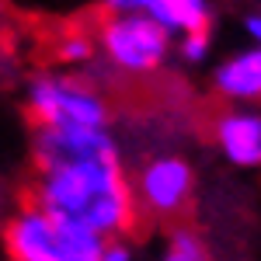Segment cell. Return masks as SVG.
<instances>
[{"instance_id":"4fadbf2b","label":"cell","mask_w":261,"mask_h":261,"mask_svg":"<svg viewBox=\"0 0 261 261\" xmlns=\"http://www.w3.org/2000/svg\"><path fill=\"white\" fill-rule=\"evenodd\" d=\"M105 4H108L115 14H143L150 0H105Z\"/></svg>"},{"instance_id":"8992f818","label":"cell","mask_w":261,"mask_h":261,"mask_svg":"<svg viewBox=\"0 0 261 261\" xmlns=\"http://www.w3.org/2000/svg\"><path fill=\"white\" fill-rule=\"evenodd\" d=\"M35 167L81 157H115L119 146L108 129H84V125H35Z\"/></svg>"},{"instance_id":"9c48e42d","label":"cell","mask_w":261,"mask_h":261,"mask_svg":"<svg viewBox=\"0 0 261 261\" xmlns=\"http://www.w3.org/2000/svg\"><path fill=\"white\" fill-rule=\"evenodd\" d=\"M150 21H157L164 32H209V7L205 0H150L146 11H143Z\"/></svg>"},{"instance_id":"277c9868","label":"cell","mask_w":261,"mask_h":261,"mask_svg":"<svg viewBox=\"0 0 261 261\" xmlns=\"http://www.w3.org/2000/svg\"><path fill=\"white\" fill-rule=\"evenodd\" d=\"M101 45L119 70L150 73L164 63L171 35L146 14H115L101 24Z\"/></svg>"},{"instance_id":"7c38bea8","label":"cell","mask_w":261,"mask_h":261,"mask_svg":"<svg viewBox=\"0 0 261 261\" xmlns=\"http://www.w3.org/2000/svg\"><path fill=\"white\" fill-rule=\"evenodd\" d=\"M181 53H185V60H202L205 53H209V32H188L185 39H181Z\"/></svg>"},{"instance_id":"5b68a950","label":"cell","mask_w":261,"mask_h":261,"mask_svg":"<svg viewBox=\"0 0 261 261\" xmlns=\"http://www.w3.org/2000/svg\"><path fill=\"white\" fill-rule=\"evenodd\" d=\"M192 192H195L192 164L185 157H174V153L153 157L136 174V185H133L136 213L161 216V220H171V216L185 213L188 202H192Z\"/></svg>"},{"instance_id":"8fae6325","label":"cell","mask_w":261,"mask_h":261,"mask_svg":"<svg viewBox=\"0 0 261 261\" xmlns=\"http://www.w3.org/2000/svg\"><path fill=\"white\" fill-rule=\"evenodd\" d=\"M98 261H136V258H133V247H129L125 237H112V241L101 244Z\"/></svg>"},{"instance_id":"ba28073f","label":"cell","mask_w":261,"mask_h":261,"mask_svg":"<svg viewBox=\"0 0 261 261\" xmlns=\"http://www.w3.org/2000/svg\"><path fill=\"white\" fill-rule=\"evenodd\" d=\"M216 91L237 101L261 98V49H247L216 70Z\"/></svg>"},{"instance_id":"30bf717a","label":"cell","mask_w":261,"mask_h":261,"mask_svg":"<svg viewBox=\"0 0 261 261\" xmlns=\"http://www.w3.org/2000/svg\"><path fill=\"white\" fill-rule=\"evenodd\" d=\"M161 261H209V251H205V244L199 241V233H192V230H174L171 241H167V247H164Z\"/></svg>"},{"instance_id":"6da1fadb","label":"cell","mask_w":261,"mask_h":261,"mask_svg":"<svg viewBox=\"0 0 261 261\" xmlns=\"http://www.w3.org/2000/svg\"><path fill=\"white\" fill-rule=\"evenodd\" d=\"M32 205L53 216L77 223L98 233L101 241L125 237L140 213L133 199V181L122 167V157H81L49 167H35Z\"/></svg>"},{"instance_id":"3957f363","label":"cell","mask_w":261,"mask_h":261,"mask_svg":"<svg viewBox=\"0 0 261 261\" xmlns=\"http://www.w3.org/2000/svg\"><path fill=\"white\" fill-rule=\"evenodd\" d=\"M35 125H84L108 129V105L94 87L66 77H42L28 91Z\"/></svg>"},{"instance_id":"9a60e30c","label":"cell","mask_w":261,"mask_h":261,"mask_svg":"<svg viewBox=\"0 0 261 261\" xmlns=\"http://www.w3.org/2000/svg\"><path fill=\"white\" fill-rule=\"evenodd\" d=\"M0 205H4V188H0Z\"/></svg>"},{"instance_id":"5bb4252c","label":"cell","mask_w":261,"mask_h":261,"mask_svg":"<svg viewBox=\"0 0 261 261\" xmlns=\"http://www.w3.org/2000/svg\"><path fill=\"white\" fill-rule=\"evenodd\" d=\"M247 32H251V35H254V39L261 42V14H254V18H247ZM261 49V45H258Z\"/></svg>"},{"instance_id":"7a4b0ae2","label":"cell","mask_w":261,"mask_h":261,"mask_svg":"<svg viewBox=\"0 0 261 261\" xmlns=\"http://www.w3.org/2000/svg\"><path fill=\"white\" fill-rule=\"evenodd\" d=\"M101 244L105 241L98 233L53 216L32 202L4 226V247L11 261H98Z\"/></svg>"},{"instance_id":"52a82bcc","label":"cell","mask_w":261,"mask_h":261,"mask_svg":"<svg viewBox=\"0 0 261 261\" xmlns=\"http://www.w3.org/2000/svg\"><path fill=\"white\" fill-rule=\"evenodd\" d=\"M213 136L226 153V161L237 167H258L261 164V115L254 112H223L216 119Z\"/></svg>"}]
</instances>
